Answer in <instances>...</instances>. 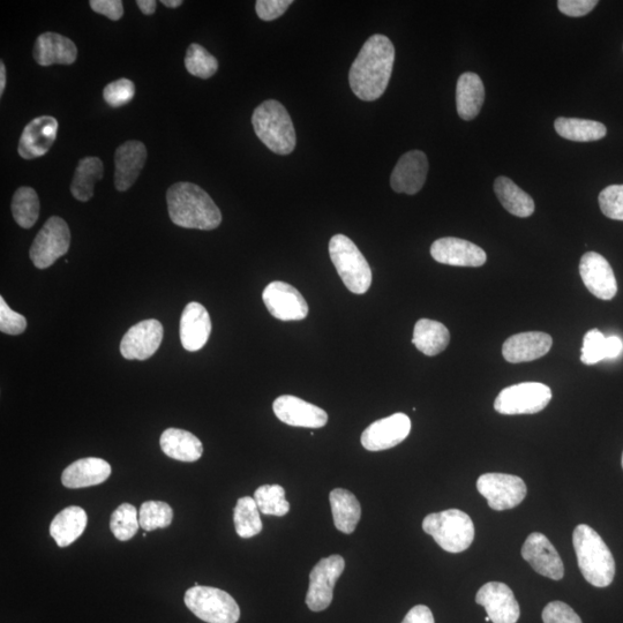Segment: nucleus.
<instances>
[{
    "mask_svg": "<svg viewBox=\"0 0 623 623\" xmlns=\"http://www.w3.org/2000/svg\"><path fill=\"white\" fill-rule=\"evenodd\" d=\"M395 63V48L387 36L375 34L365 42L349 73L352 92L372 102L385 94Z\"/></svg>",
    "mask_w": 623,
    "mask_h": 623,
    "instance_id": "1",
    "label": "nucleus"
},
{
    "mask_svg": "<svg viewBox=\"0 0 623 623\" xmlns=\"http://www.w3.org/2000/svg\"><path fill=\"white\" fill-rule=\"evenodd\" d=\"M167 202L170 219L180 228L209 231L220 227L221 210L198 185L187 182L172 185Z\"/></svg>",
    "mask_w": 623,
    "mask_h": 623,
    "instance_id": "2",
    "label": "nucleus"
},
{
    "mask_svg": "<svg viewBox=\"0 0 623 623\" xmlns=\"http://www.w3.org/2000/svg\"><path fill=\"white\" fill-rule=\"evenodd\" d=\"M573 544L585 581L596 588L609 587L615 576V561L598 532L587 524L577 525Z\"/></svg>",
    "mask_w": 623,
    "mask_h": 623,
    "instance_id": "3",
    "label": "nucleus"
},
{
    "mask_svg": "<svg viewBox=\"0 0 623 623\" xmlns=\"http://www.w3.org/2000/svg\"><path fill=\"white\" fill-rule=\"evenodd\" d=\"M252 124L255 134L273 153L289 155L296 147V131L287 109L280 102L269 100L254 110Z\"/></svg>",
    "mask_w": 623,
    "mask_h": 623,
    "instance_id": "4",
    "label": "nucleus"
},
{
    "mask_svg": "<svg viewBox=\"0 0 623 623\" xmlns=\"http://www.w3.org/2000/svg\"><path fill=\"white\" fill-rule=\"evenodd\" d=\"M423 529L442 550L449 553L467 551L475 539L474 522L460 509L427 515Z\"/></svg>",
    "mask_w": 623,
    "mask_h": 623,
    "instance_id": "5",
    "label": "nucleus"
},
{
    "mask_svg": "<svg viewBox=\"0 0 623 623\" xmlns=\"http://www.w3.org/2000/svg\"><path fill=\"white\" fill-rule=\"evenodd\" d=\"M329 254L345 287L352 294H366L372 284V270L357 245L347 236L336 235L330 239Z\"/></svg>",
    "mask_w": 623,
    "mask_h": 623,
    "instance_id": "6",
    "label": "nucleus"
},
{
    "mask_svg": "<svg viewBox=\"0 0 623 623\" xmlns=\"http://www.w3.org/2000/svg\"><path fill=\"white\" fill-rule=\"evenodd\" d=\"M185 605L195 617L207 623H237L239 606L228 592L212 587H193L186 591Z\"/></svg>",
    "mask_w": 623,
    "mask_h": 623,
    "instance_id": "7",
    "label": "nucleus"
},
{
    "mask_svg": "<svg viewBox=\"0 0 623 623\" xmlns=\"http://www.w3.org/2000/svg\"><path fill=\"white\" fill-rule=\"evenodd\" d=\"M552 396L549 386L523 382L502 390L494 402V409L501 415H535L549 405Z\"/></svg>",
    "mask_w": 623,
    "mask_h": 623,
    "instance_id": "8",
    "label": "nucleus"
},
{
    "mask_svg": "<svg viewBox=\"0 0 623 623\" xmlns=\"http://www.w3.org/2000/svg\"><path fill=\"white\" fill-rule=\"evenodd\" d=\"M70 244L69 225L60 217L52 216L45 222L30 247V260L36 268H49L69 252Z\"/></svg>",
    "mask_w": 623,
    "mask_h": 623,
    "instance_id": "9",
    "label": "nucleus"
},
{
    "mask_svg": "<svg viewBox=\"0 0 623 623\" xmlns=\"http://www.w3.org/2000/svg\"><path fill=\"white\" fill-rule=\"evenodd\" d=\"M344 568L345 561L341 555H330L314 566L306 596V604L311 611H325L332 604L335 584L343 574Z\"/></svg>",
    "mask_w": 623,
    "mask_h": 623,
    "instance_id": "10",
    "label": "nucleus"
},
{
    "mask_svg": "<svg viewBox=\"0 0 623 623\" xmlns=\"http://www.w3.org/2000/svg\"><path fill=\"white\" fill-rule=\"evenodd\" d=\"M477 490L489 502V506L498 512L519 506L528 492L523 479L507 474L480 476Z\"/></svg>",
    "mask_w": 623,
    "mask_h": 623,
    "instance_id": "11",
    "label": "nucleus"
},
{
    "mask_svg": "<svg viewBox=\"0 0 623 623\" xmlns=\"http://www.w3.org/2000/svg\"><path fill=\"white\" fill-rule=\"evenodd\" d=\"M270 314L282 321L304 320L309 314V305L292 285L280 281L272 282L262 294Z\"/></svg>",
    "mask_w": 623,
    "mask_h": 623,
    "instance_id": "12",
    "label": "nucleus"
},
{
    "mask_svg": "<svg viewBox=\"0 0 623 623\" xmlns=\"http://www.w3.org/2000/svg\"><path fill=\"white\" fill-rule=\"evenodd\" d=\"M476 602L484 607L493 623H516L520 619V605L505 583H486L477 592Z\"/></svg>",
    "mask_w": 623,
    "mask_h": 623,
    "instance_id": "13",
    "label": "nucleus"
},
{
    "mask_svg": "<svg viewBox=\"0 0 623 623\" xmlns=\"http://www.w3.org/2000/svg\"><path fill=\"white\" fill-rule=\"evenodd\" d=\"M522 557L540 575L554 581L564 579L565 567L555 547L543 534L534 532L522 547Z\"/></svg>",
    "mask_w": 623,
    "mask_h": 623,
    "instance_id": "14",
    "label": "nucleus"
},
{
    "mask_svg": "<svg viewBox=\"0 0 623 623\" xmlns=\"http://www.w3.org/2000/svg\"><path fill=\"white\" fill-rule=\"evenodd\" d=\"M410 431V418L404 414H395L367 427L362 434V445L370 452H381L400 445L409 437Z\"/></svg>",
    "mask_w": 623,
    "mask_h": 623,
    "instance_id": "15",
    "label": "nucleus"
},
{
    "mask_svg": "<svg viewBox=\"0 0 623 623\" xmlns=\"http://www.w3.org/2000/svg\"><path fill=\"white\" fill-rule=\"evenodd\" d=\"M162 341L163 327L160 321H141L124 335L120 352L125 359L146 360L159 350Z\"/></svg>",
    "mask_w": 623,
    "mask_h": 623,
    "instance_id": "16",
    "label": "nucleus"
},
{
    "mask_svg": "<svg viewBox=\"0 0 623 623\" xmlns=\"http://www.w3.org/2000/svg\"><path fill=\"white\" fill-rule=\"evenodd\" d=\"M431 255L439 264L455 267H482L487 260L482 247L455 237L435 240Z\"/></svg>",
    "mask_w": 623,
    "mask_h": 623,
    "instance_id": "17",
    "label": "nucleus"
},
{
    "mask_svg": "<svg viewBox=\"0 0 623 623\" xmlns=\"http://www.w3.org/2000/svg\"><path fill=\"white\" fill-rule=\"evenodd\" d=\"M580 273L585 287L602 300L617 295L618 283L610 262L596 252L585 253L581 259Z\"/></svg>",
    "mask_w": 623,
    "mask_h": 623,
    "instance_id": "18",
    "label": "nucleus"
},
{
    "mask_svg": "<svg viewBox=\"0 0 623 623\" xmlns=\"http://www.w3.org/2000/svg\"><path fill=\"white\" fill-rule=\"evenodd\" d=\"M273 410L281 422L294 427L320 429L328 422V415L325 410L298 399L296 396H280L279 399L275 400Z\"/></svg>",
    "mask_w": 623,
    "mask_h": 623,
    "instance_id": "19",
    "label": "nucleus"
},
{
    "mask_svg": "<svg viewBox=\"0 0 623 623\" xmlns=\"http://www.w3.org/2000/svg\"><path fill=\"white\" fill-rule=\"evenodd\" d=\"M58 120L41 116L32 120L21 134L18 152L22 159L34 160L44 156L57 139Z\"/></svg>",
    "mask_w": 623,
    "mask_h": 623,
    "instance_id": "20",
    "label": "nucleus"
},
{
    "mask_svg": "<svg viewBox=\"0 0 623 623\" xmlns=\"http://www.w3.org/2000/svg\"><path fill=\"white\" fill-rule=\"evenodd\" d=\"M429 172L427 156L420 150L404 154L390 177V185L396 193L414 195L423 189Z\"/></svg>",
    "mask_w": 623,
    "mask_h": 623,
    "instance_id": "21",
    "label": "nucleus"
},
{
    "mask_svg": "<svg viewBox=\"0 0 623 623\" xmlns=\"http://www.w3.org/2000/svg\"><path fill=\"white\" fill-rule=\"evenodd\" d=\"M147 161V148L140 141H127L115 153V186L126 192L137 182Z\"/></svg>",
    "mask_w": 623,
    "mask_h": 623,
    "instance_id": "22",
    "label": "nucleus"
},
{
    "mask_svg": "<svg viewBox=\"0 0 623 623\" xmlns=\"http://www.w3.org/2000/svg\"><path fill=\"white\" fill-rule=\"evenodd\" d=\"M553 340L549 334L528 332L516 334L504 343L502 355L508 363L532 362L549 354Z\"/></svg>",
    "mask_w": 623,
    "mask_h": 623,
    "instance_id": "23",
    "label": "nucleus"
},
{
    "mask_svg": "<svg viewBox=\"0 0 623 623\" xmlns=\"http://www.w3.org/2000/svg\"><path fill=\"white\" fill-rule=\"evenodd\" d=\"M212 333V321L209 313L199 303H190L185 307L180 319V341L187 351L195 352L205 347Z\"/></svg>",
    "mask_w": 623,
    "mask_h": 623,
    "instance_id": "24",
    "label": "nucleus"
},
{
    "mask_svg": "<svg viewBox=\"0 0 623 623\" xmlns=\"http://www.w3.org/2000/svg\"><path fill=\"white\" fill-rule=\"evenodd\" d=\"M33 56L41 66L71 65L77 60L78 49L67 37L49 32L37 37Z\"/></svg>",
    "mask_w": 623,
    "mask_h": 623,
    "instance_id": "25",
    "label": "nucleus"
},
{
    "mask_svg": "<svg viewBox=\"0 0 623 623\" xmlns=\"http://www.w3.org/2000/svg\"><path fill=\"white\" fill-rule=\"evenodd\" d=\"M110 475L111 467L107 461L87 457L75 461L64 470L62 483L67 489H85L104 483Z\"/></svg>",
    "mask_w": 623,
    "mask_h": 623,
    "instance_id": "26",
    "label": "nucleus"
},
{
    "mask_svg": "<svg viewBox=\"0 0 623 623\" xmlns=\"http://www.w3.org/2000/svg\"><path fill=\"white\" fill-rule=\"evenodd\" d=\"M485 101V88L479 75L465 72L457 81L456 108L464 120L475 119L482 110Z\"/></svg>",
    "mask_w": 623,
    "mask_h": 623,
    "instance_id": "27",
    "label": "nucleus"
},
{
    "mask_svg": "<svg viewBox=\"0 0 623 623\" xmlns=\"http://www.w3.org/2000/svg\"><path fill=\"white\" fill-rule=\"evenodd\" d=\"M160 445L162 452L180 462H195L204 454V446L194 434L179 430L168 429L161 435Z\"/></svg>",
    "mask_w": 623,
    "mask_h": 623,
    "instance_id": "28",
    "label": "nucleus"
},
{
    "mask_svg": "<svg viewBox=\"0 0 623 623\" xmlns=\"http://www.w3.org/2000/svg\"><path fill=\"white\" fill-rule=\"evenodd\" d=\"M88 522L85 509L67 507L50 524V535L59 547L70 546L84 534Z\"/></svg>",
    "mask_w": 623,
    "mask_h": 623,
    "instance_id": "29",
    "label": "nucleus"
},
{
    "mask_svg": "<svg viewBox=\"0 0 623 623\" xmlns=\"http://www.w3.org/2000/svg\"><path fill=\"white\" fill-rule=\"evenodd\" d=\"M329 500L336 529L345 535L352 534L362 516V507L355 494L348 490L335 489L330 493Z\"/></svg>",
    "mask_w": 623,
    "mask_h": 623,
    "instance_id": "30",
    "label": "nucleus"
},
{
    "mask_svg": "<svg viewBox=\"0 0 623 623\" xmlns=\"http://www.w3.org/2000/svg\"><path fill=\"white\" fill-rule=\"evenodd\" d=\"M449 342V330L441 322L430 319H420L417 322L412 343L424 355L433 357L441 354L446 350Z\"/></svg>",
    "mask_w": 623,
    "mask_h": 623,
    "instance_id": "31",
    "label": "nucleus"
},
{
    "mask_svg": "<svg viewBox=\"0 0 623 623\" xmlns=\"http://www.w3.org/2000/svg\"><path fill=\"white\" fill-rule=\"evenodd\" d=\"M494 192L500 204L510 214L522 217H529L535 213V201L527 192L517 186L512 179L499 177L494 182Z\"/></svg>",
    "mask_w": 623,
    "mask_h": 623,
    "instance_id": "32",
    "label": "nucleus"
},
{
    "mask_svg": "<svg viewBox=\"0 0 623 623\" xmlns=\"http://www.w3.org/2000/svg\"><path fill=\"white\" fill-rule=\"evenodd\" d=\"M103 175V162L99 157H85L80 160L71 185L73 197L81 202L92 199L94 186L103 178Z\"/></svg>",
    "mask_w": 623,
    "mask_h": 623,
    "instance_id": "33",
    "label": "nucleus"
},
{
    "mask_svg": "<svg viewBox=\"0 0 623 623\" xmlns=\"http://www.w3.org/2000/svg\"><path fill=\"white\" fill-rule=\"evenodd\" d=\"M554 127L561 138L575 142L598 141L607 134L604 124L589 119L560 117Z\"/></svg>",
    "mask_w": 623,
    "mask_h": 623,
    "instance_id": "34",
    "label": "nucleus"
},
{
    "mask_svg": "<svg viewBox=\"0 0 623 623\" xmlns=\"http://www.w3.org/2000/svg\"><path fill=\"white\" fill-rule=\"evenodd\" d=\"M11 208L15 222L21 228L30 229L40 217L39 195L32 187H20L13 195Z\"/></svg>",
    "mask_w": 623,
    "mask_h": 623,
    "instance_id": "35",
    "label": "nucleus"
},
{
    "mask_svg": "<svg viewBox=\"0 0 623 623\" xmlns=\"http://www.w3.org/2000/svg\"><path fill=\"white\" fill-rule=\"evenodd\" d=\"M260 510L254 498H240L234 509V522L237 535L242 538H252L262 531Z\"/></svg>",
    "mask_w": 623,
    "mask_h": 623,
    "instance_id": "36",
    "label": "nucleus"
},
{
    "mask_svg": "<svg viewBox=\"0 0 623 623\" xmlns=\"http://www.w3.org/2000/svg\"><path fill=\"white\" fill-rule=\"evenodd\" d=\"M254 500L265 515L282 517L290 510V504L285 500V491L280 485L260 486L254 493Z\"/></svg>",
    "mask_w": 623,
    "mask_h": 623,
    "instance_id": "37",
    "label": "nucleus"
},
{
    "mask_svg": "<svg viewBox=\"0 0 623 623\" xmlns=\"http://www.w3.org/2000/svg\"><path fill=\"white\" fill-rule=\"evenodd\" d=\"M185 67L194 77L209 79L219 70V62L202 45L193 43L187 49Z\"/></svg>",
    "mask_w": 623,
    "mask_h": 623,
    "instance_id": "38",
    "label": "nucleus"
},
{
    "mask_svg": "<svg viewBox=\"0 0 623 623\" xmlns=\"http://www.w3.org/2000/svg\"><path fill=\"white\" fill-rule=\"evenodd\" d=\"M139 528V514L134 506L123 504L112 513L110 529L120 542H127V540L132 539L137 534Z\"/></svg>",
    "mask_w": 623,
    "mask_h": 623,
    "instance_id": "39",
    "label": "nucleus"
},
{
    "mask_svg": "<svg viewBox=\"0 0 623 623\" xmlns=\"http://www.w3.org/2000/svg\"><path fill=\"white\" fill-rule=\"evenodd\" d=\"M172 520H174V512L167 502L147 501L140 507V528L145 531L168 528Z\"/></svg>",
    "mask_w": 623,
    "mask_h": 623,
    "instance_id": "40",
    "label": "nucleus"
},
{
    "mask_svg": "<svg viewBox=\"0 0 623 623\" xmlns=\"http://www.w3.org/2000/svg\"><path fill=\"white\" fill-rule=\"evenodd\" d=\"M606 341L607 337L598 329H592L585 334L581 355L582 363L595 365L606 359Z\"/></svg>",
    "mask_w": 623,
    "mask_h": 623,
    "instance_id": "41",
    "label": "nucleus"
},
{
    "mask_svg": "<svg viewBox=\"0 0 623 623\" xmlns=\"http://www.w3.org/2000/svg\"><path fill=\"white\" fill-rule=\"evenodd\" d=\"M599 206L611 220L623 221V185H611L599 194Z\"/></svg>",
    "mask_w": 623,
    "mask_h": 623,
    "instance_id": "42",
    "label": "nucleus"
},
{
    "mask_svg": "<svg viewBox=\"0 0 623 623\" xmlns=\"http://www.w3.org/2000/svg\"><path fill=\"white\" fill-rule=\"evenodd\" d=\"M135 86L129 79H119L111 82L103 90L104 101L112 108L124 107L133 100Z\"/></svg>",
    "mask_w": 623,
    "mask_h": 623,
    "instance_id": "43",
    "label": "nucleus"
},
{
    "mask_svg": "<svg viewBox=\"0 0 623 623\" xmlns=\"http://www.w3.org/2000/svg\"><path fill=\"white\" fill-rule=\"evenodd\" d=\"M27 328V320L11 309L5 299L0 297V330L7 335H20Z\"/></svg>",
    "mask_w": 623,
    "mask_h": 623,
    "instance_id": "44",
    "label": "nucleus"
},
{
    "mask_svg": "<svg viewBox=\"0 0 623 623\" xmlns=\"http://www.w3.org/2000/svg\"><path fill=\"white\" fill-rule=\"evenodd\" d=\"M544 623H582L581 618L569 605L552 602L543 611Z\"/></svg>",
    "mask_w": 623,
    "mask_h": 623,
    "instance_id": "45",
    "label": "nucleus"
},
{
    "mask_svg": "<svg viewBox=\"0 0 623 623\" xmlns=\"http://www.w3.org/2000/svg\"><path fill=\"white\" fill-rule=\"evenodd\" d=\"M291 4V0H258L255 10L261 20L273 21L280 18Z\"/></svg>",
    "mask_w": 623,
    "mask_h": 623,
    "instance_id": "46",
    "label": "nucleus"
},
{
    "mask_svg": "<svg viewBox=\"0 0 623 623\" xmlns=\"http://www.w3.org/2000/svg\"><path fill=\"white\" fill-rule=\"evenodd\" d=\"M597 4V0H560L558 7L568 17L580 18L594 10Z\"/></svg>",
    "mask_w": 623,
    "mask_h": 623,
    "instance_id": "47",
    "label": "nucleus"
},
{
    "mask_svg": "<svg viewBox=\"0 0 623 623\" xmlns=\"http://www.w3.org/2000/svg\"><path fill=\"white\" fill-rule=\"evenodd\" d=\"M90 7L96 13L104 15L112 21L123 17L124 6L120 0H90Z\"/></svg>",
    "mask_w": 623,
    "mask_h": 623,
    "instance_id": "48",
    "label": "nucleus"
},
{
    "mask_svg": "<svg viewBox=\"0 0 623 623\" xmlns=\"http://www.w3.org/2000/svg\"><path fill=\"white\" fill-rule=\"evenodd\" d=\"M402 623H435L433 613L429 607L417 605L412 607Z\"/></svg>",
    "mask_w": 623,
    "mask_h": 623,
    "instance_id": "49",
    "label": "nucleus"
},
{
    "mask_svg": "<svg viewBox=\"0 0 623 623\" xmlns=\"http://www.w3.org/2000/svg\"><path fill=\"white\" fill-rule=\"evenodd\" d=\"M623 343L618 336L607 337L606 341V359H614L621 355Z\"/></svg>",
    "mask_w": 623,
    "mask_h": 623,
    "instance_id": "50",
    "label": "nucleus"
},
{
    "mask_svg": "<svg viewBox=\"0 0 623 623\" xmlns=\"http://www.w3.org/2000/svg\"><path fill=\"white\" fill-rule=\"evenodd\" d=\"M155 0H138L137 5L142 13L146 15H152L156 11Z\"/></svg>",
    "mask_w": 623,
    "mask_h": 623,
    "instance_id": "51",
    "label": "nucleus"
},
{
    "mask_svg": "<svg viewBox=\"0 0 623 623\" xmlns=\"http://www.w3.org/2000/svg\"><path fill=\"white\" fill-rule=\"evenodd\" d=\"M6 87V67L2 62L0 63V96H3Z\"/></svg>",
    "mask_w": 623,
    "mask_h": 623,
    "instance_id": "52",
    "label": "nucleus"
},
{
    "mask_svg": "<svg viewBox=\"0 0 623 623\" xmlns=\"http://www.w3.org/2000/svg\"><path fill=\"white\" fill-rule=\"evenodd\" d=\"M162 4L165 7H169V9H177V7L182 6V0H162Z\"/></svg>",
    "mask_w": 623,
    "mask_h": 623,
    "instance_id": "53",
    "label": "nucleus"
},
{
    "mask_svg": "<svg viewBox=\"0 0 623 623\" xmlns=\"http://www.w3.org/2000/svg\"><path fill=\"white\" fill-rule=\"evenodd\" d=\"M485 621H486V622H490V621H491V619H490L489 617H486V618H485Z\"/></svg>",
    "mask_w": 623,
    "mask_h": 623,
    "instance_id": "54",
    "label": "nucleus"
},
{
    "mask_svg": "<svg viewBox=\"0 0 623 623\" xmlns=\"http://www.w3.org/2000/svg\"><path fill=\"white\" fill-rule=\"evenodd\" d=\"M622 468H623V454H622Z\"/></svg>",
    "mask_w": 623,
    "mask_h": 623,
    "instance_id": "55",
    "label": "nucleus"
}]
</instances>
